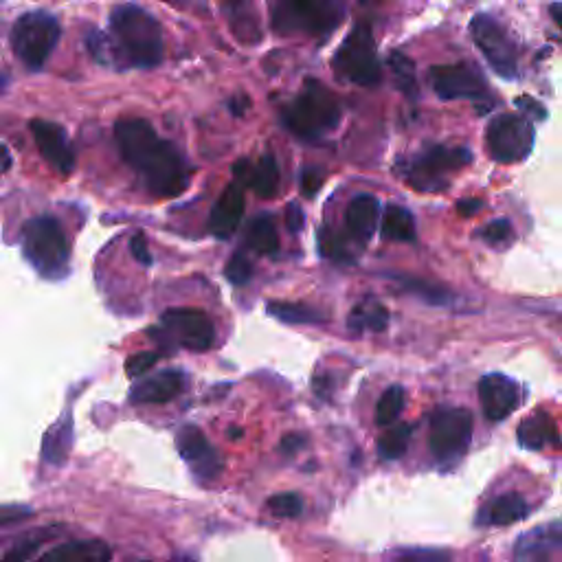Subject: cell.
<instances>
[{
	"label": "cell",
	"mask_w": 562,
	"mask_h": 562,
	"mask_svg": "<svg viewBox=\"0 0 562 562\" xmlns=\"http://www.w3.org/2000/svg\"><path fill=\"white\" fill-rule=\"evenodd\" d=\"M224 273H227V279L231 281V284L242 286V284H246V281L251 279L253 266H251L249 260H246L244 253H235L231 260H229L227 271H224Z\"/></svg>",
	"instance_id": "d590c367"
},
{
	"label": "cell",
	"mask_w": 562,
	"mask_h": 562,
	"mask_svg": "<svg viewBox=\"0 0 562 562\" xmlns=\"http://www.w3.org/2000/svg\"><path fill=\"white\" fill-rule=\"evenodd\" d=\"M112 38L121 49L128 66L154 69L163 60L161 27L148 11L137 5H121L110 16Z\"/></svg>",
	"instance_id": "7a4b0ae2"
},
{
	"label": "cell",
	"mask_w": 562,
	"mask_h": 562,
	"mask_svg": "<svg viewBox=\"0 0 562 562\" xmlns=\"http://www.w3.org/2000/svg\"><path fill=\"white\" fill-rule=\"evenodd\" d=\"M396 562H448V554L440 549H409L400 554Z\"/></svg>",
	"instance_id": "74e56055"
},
{
	"label": "cell",
	"mask_w": 562,
	"mask_h": 562,
	"mask_svg": "<svg viewBox=\"0 0 562 562\" xmlns=\"http://www.w3.org/2000/svg\"><path fill=\"white\" fill-rule=\"evenodd\" d=\"M176 446L198 481L207 483L220 475L222 459L198 426H183V429L176 433Z\"/></svg>",
	"instance_id": "5bb4252c"
},
{
	"label": "cell",
	"mask_w": 562,
	"mask_h": 562,
	"mask_svg": "<svg viewBox=\"0 0 562 562\" xmlns=\"http://www.w3.org/2000/svg\"><path fill=\"white\" fill-rule=\"evenodd\" d=\"M185 389V376L176 369L156 374L152 378H141L130 389V400L134 404H165L178 398Z\"/></svg>",
	"instance_id": "e0dca14e"
},
{
	"label": "cell",
	"mask_w": 562,
	"mask_h": 562,
	"mask_svg": "<svg viewBox=\"0 0 562 562\" xmlns=\"http://www.w3.org/2000/svg\"><path fill=\"white\" fill-rule=\"evenodd\" d=\"M481 209V200H459L457 211L462 216H475V213Z\"/></svg>",
	"instance_id": "7bdbcfd3"
},
{
	"label": "cell",
	"mask_w": 562,
	"mask_h": 562,
	"mask_svg": "<svg viewBox=\"0 0 562 562\" xmlns=\"http://www.w3.org/2000/svg\"><path fill=\"white\" fill-rule=\"evenodd\" d=\"M224 7H227L235 38H240L246 44L260 42V27H257L253 0H224Z\"/></svg>",
	"instance_id": "603a6c76"
},
{
	"label": "cell",
	"mask_w": 562,
	"mask_h": 562,
	"mask_svg": "<svg viewBox=\"0 0 562 562\" xmlns=\"http://www.w3.org/2000/svg\"><path fill=\"white\" fill-rule=\"evenodd\" d=\"M433 91L442 99H483L488 95V82L475 64L459 62L435 66L429 73Z\"/></svg>",
	"instance_id": "4fadbf2b"
},
{
	"label": "cell",
	"mask_w": 562,
	"mask_h": 562,
	"mask_svg": "<svg viewBox=\"0 0 562 562\" xmlns=\"http://www.w3.org/2000/svg\"><path fill=\"white\" fill-rule=\"evenodd\" d=\"M472 437V415L459 407H440L431 418L429 446L442 464H457L464 457Z\"/></svg>",
	"instance_id": "52a82bcc"
},
{
	"label": "cell",
	"mask_w": 562,
	"mask_h": 562,
	"mask_svg": "<svg viewBox=\"0 0 562 562\" xmlns=\"http://www.w3.org/2000/svg\"><path fill=\"white\" fill-rule=\"evenodd\" d=\"M60 40V22L47 11H31L25 14L11 33V47L14 53L27 64L29 69H40L49 60L53 49Z\"/></svg>",
	"instance_id": "8992f818"
},
{
	"label": "cell",
	"mask_w": 562,
	"mask_h": 562,
	"mask_svg": "<svg viewBox=\"0 0 562 562\" xmlns=\"http://www.w3.org/2000/svg\"><path fill=\"white\" fill-rule=\"evenodd\" d=\"M246 242L251 249L260 255H273L279 249V235L271 216H260L251 222L246 231Z\"/></svg>",
	"instance_id": "4316f807"
},
{
	"label": "cell",
	"mask_w": 562,
	"mask_h": 562,
	"mask_svg": "<svg viewBox=\"0 0 562 562\" xmlns=\"http://www.w3.org/2000/svg\"><path fill=\"white\" fill-rule=\"evenodd\" d=\"M242 216H244V185L235 181L224 189V194L216 202V207H213L209 218V229L216 238L227 240L235 233V229L240 227Z\"/></svg>",
	"instance_id": "ac0fdd59"
},
{
	"label": "cell",
	"mask_w": 562,
	"mask_h": 562,
	"mask_svg": "<svg viewBox=\"0 0 562 562\" xmlns=\"http://www.w3.org/2000/svg\"><path fill=\"white\" fill-rule=\"evenodd\" d=\"M343 14L339 0H277L273 27L279 33L303 31L310 36H328L341 25Z\"/></svg>",
	"instance_id": "5b68a950"
},
{
	"label": "cell",
	"mask_w": 562,
	"mask_h": 562,
	"mask_svg": "<svg viewBox=\"0 0 562 562\" xmlns=\"http://www.w3.org/2000/svg\"><path fill=\"white\" fill-rule=\"evenodd\" d=\"M130 251L134 255V260H137L139 264L152 266V255H150V249H148V240H145L143 233L134 235L132 242H130Z\"/></svg>",
	"instance_id": "ab89813d"
},
{
	"label": "cell",
	"mask_w": 562,
	"mask_h": 562,
	"mask_svg": "<svg viewBox=\"0 0 562 562\" xmlns=\"http://www.w3.org/2000/svg\"><path fill=\"white\" fill-rule=\"evenodd\" d=\"M112 549L104 541H71L53 547L36 562H110Z\"/></svg>",
	"instance_id": "d6986e66"
},
{
	"label": "cell",
	"mask_w": 562,
	"mask_h": 562,
	"mask_svg": "<svg viewBox=\"0 0 562 562\" xmlns=\"http://www.w3.org/2000/svg\"><path fill=\"white\" fill-rule=\"evenodd\" d=\"M341 119V108L336 97L319 82L310 80L303 93L292 101L284 112V123L292 134L301 139H319L332 130Z\"/></svg>",
	"instance_id": "277c9868"
},
{
	"label": "cell",
	"mask_w": 562,
	"mask_h": 562,
	"mask_svg": "<svg viewBox=\"0 0 562 562\" xmlns=\"http://www.w3.org/2000/svg\"><path fill=\"white\" fill-rule=\"evenodd\" d=\"M470 33L494 71L508 80L516 77V49L497 20L479 14L470 22Z\"/></svg>",
	"instance_id": "8fae6325"
},
{
	"label": "cell",
	"mask_w": 562,
	"mask_h": 562,
	"mask_svg": "<svg viewBox=\"0 0 562 562\" xmlns=\"http://www.w3.org/2000/svg\"><path fill=\"white\" fill-rule=\"evenodd\" d=\"M378 211H380L378 200L369 194L356 196L350 202V207L345 211V222H347V229H350L356 240L367 242L376 233Z\"/></svg>",
	"instance_id": "44dd1931"
},
{
	"label": "cell",
	"mask_w": 562,
	"mask_h": 562,
	"mask_svg": "<svg viewBox=\"0 0 562 562\" xmlns=\"http://www.w3.org/2000/svg\"><path fill=\"white\" fill-rule=\"evenodd\" d=\"M334 69L347 82L358 86H376L380 82V62L376 42L367 27H356L341 44L334 58Z\"/></svg>",
	"instance_id": "ba28073f"
},
{
	"label": "cell",
	"mask_w": 562,
	"mask_h": 562,
	"mask_svg": "<svg viewBox=\"0 0 562 562\" xmlns=\"http://www.w3.org/2000/svg\"><path fill=\"white\" fill-rule=\"evenodd\" d=\"M389 323V312L378 301H365L361 306H356L350 314V328L352 330H372L382 332Z\"/></svg>",
	"instance_id": "83f0119b"
},
{
	"label": "cell",
	"mask_w": 562,
	"mask_h": 562,
	"mask_svg": "<svg viewBox=\"0 0 562 562\" xmlns=\"http://www.w3.org/2000/svg\"><path fill=\"white\" fill-rule=\"evenodd\" d=\"M361 3H376V0H361Z\"/></svg>",
	"instance_id": "7dc6e473"
},
{
	"label": "cell",
	"mask_w": 562,
	"mask_h": 562,
	"mask_svg": "<svg viewBox=\"0 0 562 562\" xmlns=\"http://www.w3.org/2000/svg\"><path fill=\"white\" fill-rule=\"evenodd\" d=\"M411 440V424H393L378 440V451L385 459H398L407 453Z\"/></svg>",
	"instance_id": "4dcf8cb0"
},
{
	"label": "cell",
	"mask_w": 562,
	"mask_h": 562,
	"mask_svg": "<svg viewBox=\"0 0 562 562\" xmlns=\"http://www.w3.org/2000/svg\"><path fill=\"white\" fill-rule=\"evenodd\" d=\"M268 312L273 314V317H277L279 321H284V323H308V325H314V323H323L325 317L323 314H319L314 308H308V306H299V303H286V301H268Z\"/></svg>",
	"instance_id": "f546056e"
},
{
	"label": "cell",
	"mask_w": 562,
	"mask_h": 562,
	"mask_svg": "<svg viewBox=\"0 0 562 562\" xmlns=\"http://www.w3.org/2000/svg\"><path fill=\"white\" fill-rule=\"evenodd\" d=\"M31 134L36 139L40 154L44 156L55 172L62 176H69L75 170V152L71 148V141L66 137L62 126L53 121L36 119L31 121Z\"/></svg>",
	"instance_id": "9a60e30c"
},
{
	"label": "cell",
	"mask_w": 562,
	"mask_h": 562,
	"mask_svg": "<svg viewBox=\"0 0 562 562\" xmlns=\"http://www.w3.org/2000/svg\"><path fill=\"white\" fill-rule=\"evenodd\" d=\"M323 185V172L317 170V167H310V170L303 172L301 176V191H303V196H317V191L321 189Z\"/></svg>",
	"instance_id": "f35d334b"
},
{
	"label": "cell",
	"mask_w": 562,
	"mask_h": 562,
	"mask_svg": "<svg viewBox=\"0 0 562 562\" xmlns=\"http://www.w3.org/2000/svg\"><path fill=\"white\" fill-rule=\"evenodd\" d=\"M268 508H271L273 514L281 516V519H297L303 512V501L295 492H281L268 499Z\"/></svg>",
	"instance_id": "836d02e7"
},
{
	"label": "cell",
	"mask_w": 562,
	"mask_h": 562,
	"mask_svg": "<svg viewBox=\"0 0 562 562\" xmlns=\"http://www.w3.org/2000/svg\"><path fill=\"white\" fill-rule=\"evenodd\" d=\"M55 534H58V527H38V530L22 534L18 541L7 549V554L0 558V562H29L44 545L53 541Z\"/></svg>",
	"instance_id": "cb8c5ba5"
},
{
	"label": "cell",
	"mask_w": 562,
	"mask_h": 562,
	"mask_svg": "<svg viewBox=\"0 0 562 562\" xmlns=\"http://www.w3.org/2000/svg\"><path fill=\"white\" fill-rule=\"evenodd\" d=\"M119 152L156 198H176L189 185V170L172 143L159 139L145 119H121L115 126Z\"/></svg>",
	"instance_id": "6da1fadb"
},
{
	"label": "cell",
	"mask_w": 562,
	"mask_h": 562,
	"mask_svg": "<svg viewBox=\"0 0 562 562\" xmlns=\"http://www.w3.org/2000/svg\"><path fill=\"white\" fill-rule=\"evenodd\" d=\"M470 163V152L464 148H437L426 150L411 165L409 185L420 191H440L446 187L444 174Z\"/></svg>",
	"instance_id": "7c38bea8"
},
{
	"label": "cell",
	"mask_w": 562,
	"mask_h": 562,
	"mask_svg": "<svg viewBox=\"0 0 562 562\" xmlns=\"http://www.w3.org/2000/svg\"><path fill=\"white\" fill-rule=\"evenodd\" d=\"M9 167H11V154L3 143H0V174H5Z\"/></svg>",
	"instance_id": "ee69618b"
},
{
	"label": "cell",
	"mask_w": 562,
	"mask_h": 562,
	"mask_svg": "<svg viewBox=\"0 0 562 562\" xmlns=\"http://www.w3.org/2000/svg\"><path fill=\"white\" fill-rule=\"evenodd\" d=\"M303 444H306V440H303L301 435H288L281 440V451L284 453H297L303 448Z\"/></svg>",
	"instance_id": "b9f144b4"
},
{
	"label": "cell",
	"mask_w": 562,
	"mask_h": 562,
	"mask_svg": "<svg viewBox=\"0 0 562 562\" xmlns=\"http://www.w3.org/2000/svg\"><path fill=\"white\" fill-rule=\"evenodd\" d=\"M549 14H552L554 22H556V25H558L560 31H562V3H554L552 9H549Z\"/></svg>",
	"instance_id": "f6af8a7d"
},
{
	"label": "cell",
	"mask_w": 562,
	"mask_h": 562,
	"mask_svg": "<svg viewBox=\"0 0 562 562\" xmlns=\"http://www.w3.org/2000/svg\"><path fill=\"white\" fill-rule=\"evenodd\" d=\"M3 86H5V77H3V73H0V91H3Z\"/></svg>",
	"instance_id": "bcb514c9"
},
{
	"label": "cell",
	"mask_w": 562,
	"mask_h": 562,
	"mask_svg": "<svg viewBox=\"0 0 562 562\" xmlns=\"http://www.w3.org/2000/svg\"><path fill=\"white\" fill-rule=\"evenodd\" d=\"M86 44L99 64L115 66V69H126L128 66L126 58H123V53L112 36H106V33H93V36H88Z\"/></svg>",
	"instance_id": "f1b7e54d"
},
{
	"label": "cell",
	"mask_w": 562,
	"mask_h": 562,
	"mask_svg": "<svg viewBox=\"0 0 562 562\" xmlns=\"http://www.w3.org/2000/svg\"><path fill=\"white\" fill-rule=\"evenodd\" d=\"M479 402L488 420L501 422L519 407V385L503 374H490L479 382Z\"/></svg>",
	"instance_id": "2e32d148"
},
{
	"label": "cell",
	"mask_w": 562,
	"mask_h": 562,
	"mask_svg": "<svg viewBox=\"0 0 562 562\" xmlns=\"http://www.w3.org/2000/svg\"><path fill=\"white\" fill-rule=\"evenodd\" d=\"M530 512V505L521 497V494H501L494 499L486 510L481 512V523L486 525H512L521 521Z\"/></svg>",
	"instance_id": "7402d4cb"
},
{
	"label": "cell",
	"mask_w": 562,
	"mask_h": 562,
	"mask_svg": "<svg viewBox=\"0 0 562 562\" xmlns=\"http://www.w3.org/2000/svg\"><path fill=\"white\" fill-rule=\"evenodd\" d=\"M159 361H161V354L159 352L132 354L128 358V363H126V374H128V378H134V380L143 378Z\"/></svg>",
	"instance_id": "e575fe53"
},
{
	"label": "cell",
	"mask_w": 562,
	"mask_h": 562,
	"mask_svg": "<svg viewBox=\"0 0 562 562\" xmlns=\"http://www.w3.org/2000/svg\"><path fill=\"white\" fill-rule=\"evenodd\" d=\"M488 152L497 163H519L530 156L534 148V126L521 115H501L490 121Z\"/></svg>",
	"instance_id": "9c48e42d"
},
{
	"label": "cell",
	"mask_w": 562,
	"mask_h": 562,
	"mask_svg": "<svg viewBox=\"0 0 562 562\" xmlns=\"http://www.w3.org/2000/svg\"><path fill=\"white\" fill-rule=\"evenodd\" d=\"M519 444L527 448V451H541L545 446H558L560 435L552 415L536 411L530 418H525L519 426Z\"/></svg>",
	"instance_id": "ffe728a7"
},
{
	"label": "cell",
	"mask_w": 562,
	"mask_h": 562,
	"mask_svg": "<svg viewBox=\"0 0 562 562\" xmlns=\"http://www.w3.org/2000/svg\"><path fill=\"white\" fill-rule=\"evenodd\" d=\"M249 185L260 198H273L279 189V167L273 154H264L255 167H251Z\"/></svg>",
	"instance_id": "484cf974"
},
{
	"label": "cell",
	"mask_w": 562,
	"mask_h": 562,
	"mask_svg": "<svg viewBox=\"0 0 562 562\" xmlns=\"http://www.w3.org/2000/svg\"><path fill=\"white\" fill-rule=\"evenodd\" d=\"M512 238V224L508 220H494L483 229V240L490 244H505Z\"/></svg>",
	"instance_id": "8d00e7d4"
},
{
	"label": "cell",
	"mask_w": 562,
	"mask_h": 562,
	"mask_svg": "<svg viewBox=\"0 0 562 562\" xmlns=\"http://www.w3.org/2000/svg\"><path fill=\"white\" fill-rule=\"evenodd\" d=\"M389 66L396 86L407 97H418V82H415V64L404 53H391Z\"/></svg>",
	"instance_id": "d6a6232c"
},
{
	"label": "cell",
	"mask_w": 562,
	"mask_h": 562,
	"mask_svg": "<svg viewBox=\"0 0 562 562\" xmlns=\"http://www.w3.org/2000/svg\"><path fill=\"white\" fill-rule=\"evenodd\" d=\"M161 332L185 350L207 352L216 341V330L205 312L194 308H172L161 317Z\"/></svg>",
	"instance_id": "30bf717a"
},
{
	"label": "cell",
	"mask_w": 562,
	"mask_h": 562,
	"mask_svg": "<svg viewBox=\"0 0 562 562\" xmlns=\"http://www.w3.org/2000/svg\"><path fill=\"white\" fill-rule=\"evenodd\" d=\"M286 222H288V229L292 233H299L303 229V211L299 205H290L286 209Z\"/></svg>",
	"instance_id": "60d3db41"
},
{
	"label": "cell",
	"mask_w": 562,
	"mask_h": 562,
	"mask_svg": "<svg viewBox=\"0 0 562 562\" xmlns=\"http://www.w3.org/2000/svg\"><path fill=\"white\" fill-rule=\"evenodd\" d=\"M402 409H404V389L400 385H393L382 393L376 404V424L378 426L396 424Z\"/></svg>",
	"instance_id": "1f68e13d"
},
{
	"label": "cell",
	"mask_w": 562,
	"mask_h": 562,
	"mask_svg": "<svg viewBox=\"0 0 562 562\" xmlns=\"http://www.w3.org/2000/svg\"><path fill=\"white\" fill-rule=\"evenodd\" d=\"M380 233L385 240L393 242H413L415 240V220L411 213L400 205H389L382 216Z\"/></svg>",
	"instance_id": "d4e9b609"
},
{
	"label": "cell",
	"mask_w": 562,
	"mask_h": 562,
	"mask_svg": "<svg viewBox=\"0 0 562 562\" xmlns=\"http://www.w3.org/2000/svg\"><path fill=\"white\" fill-rule=\"evenodd\" d=\"M22 253L47 279H62L69 271V242L60 222L51 216L33 218L22 227Z\"/></svg>",
	"instance_id": "3957f363"
}]
</instances>
